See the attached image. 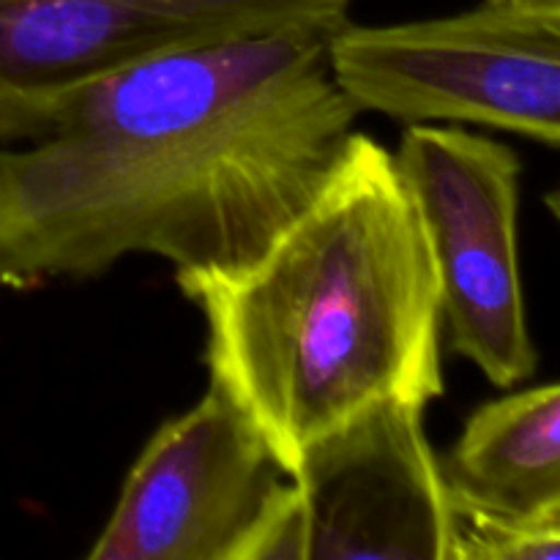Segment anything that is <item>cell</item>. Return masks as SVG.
Segmentation results:
<instances>
[{
  "mask_svg": "<svg viewBox=\"0 0 560 560\" xmlns=\"http://www.w3.org/2000/svg\"><path fill=\"white\" fill-rule=\"evenodd\" d=\"M328 33H271L137 60L44 135L0 142V284L104 277L131 255L233 271L337 167L359 107Z\"/></svg>",
  "mask_w": 560,
  "mask_h": 560,
  "instance_id": "6da1fadb",
  "label": "cell"
},
{
  "mask_svg": "<svg viewBox=\"0 0 560 560\" xmlns=\"http://www.w3.org/2000/svg\"><path fill=\"white\" fill-rule=\"evenodd\" d=\"M206 323L211 386L284 476L377 402L443 394L441 293L394 153L353 131L310 206L233 271L175 273Z\"/></svg>",
  "mask_w": 560,
  "mask_h": 560,
  "instance_id": "7a4b0ae2",
  "label": "cell"
},
{
  "mask_svg": "<svg viewBox=\"0 0 560 560\" xmlns=\"http://www.w3.org/2000/svg\"><path fill=\"white\" fill-rule=\"evenodd\" d=\"M328 69L359 113L405 126L512 131L560 145V9L490 3L328 33Z\"/></svg>",
  "mask_w": 560,
  "mask_h": 560,
  "instance_id": "3957f363",
  "label": "cell"
},
{
  "mask_svg": "<svg viewBox=\"0 0 560 560\" xmlns=\"http://www.w3.org/2000/svg\"><path fill=\"white\" fill-rule=\"evenodd\" d=\"M424 410L377 402L312 443L238 560H454L457 512Z\"/></svg>",
  "mask_w": 560,
  "mask_h": 560,
  "instance_id": "277c9868",
  "label": "cell"
},
{
  "mask_svg": "<svg viewBox=\"0 0 560 560\" xmlns=\"http://www.w3.org/2000/svg\"><path fill=\"white\" fill-rule=\"evenodd\" d=\"M394 162L430 244L454 353L492 386H520L539 364L520 266L523 162L503 142L448 124L408 126Z\"/></svg>",
  "mask_w": 560,
  "mask_h": 560,
  "instance_id": "5b68a950",
  "label": "cell"
},
{
  "mask_svg": "<svg viewBox=\"0 0 560 560\" xmlns=\"http://www.w3.org/2000/svg\"><path fill=\"white\" fill-rule=\"evenodd\" d=\"M355 0H0V142L44 135L77 93L175 49L334 33Z\"/></svg>",
  "mask_w": 560,
  "mask_h": 560,
  "instance_id": "8992f818",
  "label": "cell"
},
{
  "mask_svg": "<svg viewBox=\"0 0 560 560\" xmlns=\"http://www.w3.org/2000/svg\"><path fill=\"white\" fill-rule=\"evenodd\" d=\"M282 479L249 416L208 386L145 443L88 560H238Z\"/></svg>",
  "mask_w": 560,
  "mask_h": 560,
  "instance_id": "52a82bcc",
  "label": "cell"
},
{
  "mask_svg": "<svg viewBox=\"0 0 560 560\" xmlns=\"http://www.w3.org/2000/svg\"><path fill=\"white\" fill-rule=\"evenodd\" d=\"M457 509L512 520L560 517V386L520 388L481 405L441 457Z\"/></svg>",
  "mask_w": 560,
  "mask_h": 560,
  "instance_id": "ba28073f",
  "label": "cell"
},
{
  "mask_svg": "<svg viewBox=\"0 0 560 560\" xmlns=\"http://www.w3.org/2000/svg\"><path fill=\"white\" fill-rule=\"evenodd\" d=\"M454 560H558L560 517L512 520L457 509Z\"/></svg>",
  "mask_w": 560,
  "mask_h": 560,
  "instance_id": "9c48e42d",
  "label": "cell"
},
{
  "mask_svg": "<svg viewBox=\"0 0 560 560\" xmlns=\"http://www.w3.org/2000/svg\"><path fill=\"white\" fill-rule=\"evenodd\" d=\"M490 3H517V5H541V9H560V0H490Z\"/></svg>",
  "mask_w": 560,
  "mask_h": 560,
  "instance_id": "30bf717a",
  "label": "cell"
}]
</instances>
